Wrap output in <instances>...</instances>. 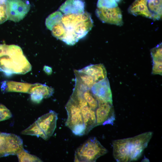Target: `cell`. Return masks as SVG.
Instances as JSON below:
<instances>
[{"mask_svg":"<svg viewBox=\"0 0 162 162\" xmlns=\"http://www.w3.org/2000/svg\"><path fill=\"white\" fill-rule=\"evenodd\" d=\"M44 70L48 75H50L52 72V70L51 67L45 65L44 68Z\"/></svg>","mask_w":162,"mask_h":162,"instance_id":"cell-30","label":"cell"},{"mask_svg":"<svg viewBox=\"0 0 162 162\" xmlns=\"http://www.w3.org/2000/svg\"><path fill=\"white\" fill-rule=\"evenodd\" d=\"M57 119V113L51 110L39 117L35 122L48 139L55 130Z\"/></svg>","mask_w":162,"mask_h":162,"instance_id":"cell-11","label":"cell"},{"mask_svg":"<svg viewBox=\"0 0 162 162\" xmlns=\"http://www.w3.org/2000/svg\"><path fill=\"white\" fill-rule=\"evenodd\" d=\"M162 0H134L129 7V13L142 16L154 20H160L162 16Z\"/></svg>","mask_w":162,"mask_h":162,"instance_id":"cell-3","label":"cell"},{"mask_svg":"<svg viewBox=\"0 0 162 162\" xmlns=\"http://www.w3.org/2000/svg\"><path fill=\"white\" fill-rule=\"evenodd\" d=\"M21 134L24 135L36 136L38 137H40L44 140L48 139L45 134L40 129L36 122L23 130L21 132Z\"/></svg>","mask_w":162,"mask_h":162,"instance_id":"cell-20","label":"cell"},{"mask_svg":"<svg viewBox=\"0 0 162 162\" xmlns=\"http://www.w3.org/2000/svg\"><path fill=\"white\" fill-rule=\"evenodd\" d=\"M12 117V114L5 106L0 104V122L8 119Z\"/></svg>","mask_w":162,"mask_h":162,"instance_id":"cell-25","label":"cell"},{"mask_svg":"<svg viewBox=\"0 0 162 162\" xmlns=\"http://www.w3.org/2000/svg\"><path fill=\"white\" fill-rule=\"evenodd\" d=\"M23 142L19 136L13 134H5L4 149L6 156L17 154L23 149Z\"/></svg>","mask_w":162,"mask_h":162,"instance_id":"cell-13","label":"cell"},{"mask_svg":"<svg viewBox=\"0 0 162 162\" xmlns=\"http://www.w3.org/2000/svg\"><path fill=\"white\" fill-rule=\"evenodd\" d=\"M32 66L21 48L15 45L0 44V71L7 76L24 74L31 71Z\"/></svg>","mask_w":162,"mask_h":162,"instance_id":"cell-2","label":"cell"},{"mask_svg":"<svg viewBox=\"0 0 162 162\" xmlns=\"http://www.w3.org/2000/svg\"><path fill=\"white\" fill-rule=\"evenodd\" d=\"M54 92V89L45 84L39 83L32 84L30 89L29 94L33 92L40 93L42 94L44 98H46L50 97Z\"/></svg>","mask_w":162,"mask_h":162,"instance_id":"cell-18","label":"cell"},{"mask_svg":"<svg viewBox=\"0 0 162 162\" xmlns=\"http://www.w3.org/2000/svg\"><path fill=\"white\" fill-rule=\"evenodd\" d=\"M115 0L116 2H119L120 1V0Z\"/></svg>","mask_w":162,"mask_h":162,"instance_id":"cell-31","label":"cell"},{"mask_svg":"<svg viewBox=\"0 0 162 162\" xmlns=\"http://www.w3.org/2000/svg\"><path fill=\"white\" fill-rule=\"evenodd\" d=\"M65 108L68 115L65 125L76 135L81 136L86 134L82 114L77 104L70 97Z\"/></svg>","mask_w":162,"mask_h":162,"instance_id":"cell-5","label":"cell"},{"mask_svg":"<svg viewBox=\"0 0 162 162\" xmlns=\"http://www.w3.org/2000/svg\"><path fill=\"white\" fill-rule=\"evenodd\" d=\"M57 19L51 31L52 35L68 45H73L85 37L93 26L90 14L56 11Z\"/></svg>","mask_w":162,"mask_h":162,"instance_id":"cell-1","label":"cell"},{"mask_svg":"<svg viewBox=\"0 0 162 162\" xmlns=\"http://www.w3.org/2000/svg\"><path fill=\"white\" fill-rule=\"evenodd\" d=\"M6 4L8 20L15 22L23 19L30 8L28 0H7Z\"/></svg>","mask_w":162,"mask_h":162,"instance_id":"cell-6","label":"cell"},{"mask_svg":"<svg viewBox=\"0 0 162 162\" xmlns=\"http://www.w3.org/2000/svg\"><path fill=\"white\" fill-rule=\"evenodd\" d=\"M5 133H0V157L6 156L4 149Z\"/></svg>","mask_w":162,"mask_h":162,"instance_id":"cell-28","label":"cell"},{"mask_svg":"<svg viewBox=\"0 0 162 162\" xmlns=\"http://www.w3.org/2000/svg\"><path fill=\"white\" fill-rule=\"evenodd\" d=\"M82 96L90 108L95 111L98 107L97 100L90 89L87 90L82 93Z\"/></svg>","mask_w":162,"mask_h":162,"instance_id":"cell-21","label":"cell"},{"mask_svg":"<svg viewBox=\"0 0 162 162\" xmlns=\"http://www.w3.org/2000/svg\"><path fill=\"white\" fill-rule=\"evenodd\" d=\"M117 6V3L115 0H98L97 4V8H113Z\"/></svg>","mask_w":162,"mask_h":162,"instance_id":"cell-24","label":"cell"},{"mask_svg":"<svg viewBox=\"0 0 162 162\" xmlns=\"http://www.w3.org/2000/svg\"><path fill=\"white\" fill-rule=\"evenodd\" d=\"M152 74L162 75V62H153Z\"/></svg>","mask_w":162,"mask_h":162,"instance_id":"cell-27","label":"cell"},{"mask_svg":"<svg viewBox=\"0 0 162 162\" xmlns=\"http://www.w3.org/2000/svg\"><path fill=\"white\" fill-rule=\"evenodd\" d=\"M79 70L92 76L96 83L106 77V71L102 64L90 65Z\"/></svg>","mask_w":162,"mask_h":162,"instance_id":"cell-15","label":"cell"},{"mask_svg":"<svg viewBox=\"0 0 162 162\" xmlns=\"http://www.w3.org/2000/svg\"><path fill=\"white\" fill-rule=\"evenodd\" d=\"M162 43L158 45L151 50L153 62H162Z\"/></svg>","mask_w":162,"mask_h":162,"instance_id":"cell-23","label":"cell"},{"mask_svg":"<svg viewBox=\"0 0 162 162\" xmlns=\"http://www.w3.org/2000/svg\"><path fill=\"white\" fill-rule=\"evenodd\" d=\"M32 84L5 80L2 82L1 89L3 93L10 92L29 93Z\"/></svg>","mask_w":162,"mask_h":162,"instance_id":"cell-14","label":"cell"},{"mask_svg":"<svg viewBox=\"0 0 162 162\" xmlns=\"http://www.w3.org/2000/svg\"><path fill=\"white\" fill-rule=\"evenodd\" d=\"M107 152L95 137L89 138L76 149L75 162H95L98 158Z\"/></svg>","mask_w":162,"mask_h":162,"instance_id":"cell-4","label":"cell"},{"mask_svg":"<svg viewBox=\"0 0 162 162\" xmlns=\"http://www.w3.org/2000/svg\"><path fill=\"white\" fill-rule=\"evenodd\" d=\"M84 10V3L80 0H67L59 9L62 13H80L83 12Z\"/></svg>","mask_w":162,"mask_h":162,"instance_id":"cell-17","label":"cell"},{"mask_svg":"<svg viewBox=\"0 0 162 162\" xmlns=\"http://www.w3.org/2000/svg\"><path fill=\"white\" fill-rule=\"evenodd\" d=\"M98 107L95 110L97 126L113 125L115 115L112 104L100 99H97Z\"/></svg>","mask_w":162,"mask_h":162,"instance_id":"cell-7","label":"cell"},{"mask_svg":"<svg viewBox=\"0 0 162 162\" xmlns=\"http://www.w3.org/2000/svg\"><path fill=\"white\" fill-rule=\"evenodd\" d=\"M153 135L152 132H146L130 138L131 144V161L138 160L147 147Z\"/></svg>","mask_w":162,"mask_h":162,"instance_id":"cell-10","label":"cell"},{"mask_svg":"<svg viewBox=\"0 0 162 162\" xmlns=\"http://www.w3.org/2000/svg\"><path fill=\"white\" fill-rule=\"evenodd\" d=\"M90 90L97 99L112 104V92L109 81L107 77L95 83Z\"/></svg>","mask_w":162,"mask_h":162,"instance_id":"cell-12","label":"cell"},{"mask_svg":"<svg viewBox=\"0 0 162 162\" xmlns=\"http://www.w3.org/2000/svg\"><path fill=\"white\" fill-rule=\"evenodd\" d=\"M113 156L117 162L131 161L130 138L115 140L112 142Z\"/></svg>","mask_w":162,"mask_h":162,"instance_id":"cell-9","label":"cell"},{"mask_svg":"<svg viewBox=\"0 0 162 162\" xmlns=\"http://www.w3.org/2000/svg\"><path fill=\"white\" fill-rule=\"evenodd\" d=\"M17 155L19 162H42L37 157L31 154L23 149L18 153Z\"/></svg>","mask_w":162,"mask_h":162,"instance_id":"cell-22","label":"cell"},{"mask_svg":"<svg viewBox=\"0 0 162 162\" xmlns=\"http://www.w3.org/2000/svg\"><path fill=\"white\" fill-rule=\"evenodd\" d=\"M7 0H0V24L8 20L6 2Z\"/></svg>","mask_w":162,"mask_h":162,"instance_id":"cell-26","label":"cell"},{"mask_svg":"<svg viewBox=\"0 0 162 162\" xmlns=\"http://www.w3.org/2000/svg\"><path fill=\"white\" fill-rule=\"evenodd\" d=\"M79 106L82 114L86 129L87 130L92 129L96 125L95 111L92 109L88 104Z\"/></svg>","mask_w":162,"mask_h":162,"instance_id":"cell-16","label":"cell"},{"mask_svg":"<svg viewBox=\"0 0 162 162\" xmlns=\"http://www.w3.org/2000/svg\"><path fill=\"white\" fill-rule=\"evenodd\" d=\"M44 98L42 94L36 92L31 94V99L33 102L37 103H40Z\"/></svg>","mask_w":162,"mask_h":162,"instance_id":"cell-29","label":"cell"},{"mask_svg":"<svg viewBox=\"0 0 162 162\" xmlns=\"http://www.w3.org/2000/svg\"><path fill=\"white\" fill-rule=\"evenodd\" d=\"M95 13L103 22L119 26L123 24L122 11L118 6L113 8H97Z\"/></svg>","mask_w":162,"mask_h":162,"instance_id":"cell-8","label":"cell"},{"mask_svg":"<svg viewBox=\"0 0 162 162\" xmlns=\"http://www.w3.org/2000/svg\"><path fill=\"white\" fill-rule=\"evenodd\" d=\"M74 73L76 78L90 89L96 83L93 78L89 74L77 70H74Z\"/></svg>","mask_w":162,"mask_h":162,"instance_id":"cell-19","label":"cell"}]
</instances>
